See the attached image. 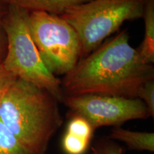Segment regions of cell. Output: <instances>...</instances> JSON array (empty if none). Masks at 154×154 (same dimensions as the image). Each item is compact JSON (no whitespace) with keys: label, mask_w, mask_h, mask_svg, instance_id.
Masks as SVG:
<instances>
[{"label":"cell","mask_w":154,"mask_h":154,"mask_svg":"<svg viewBox=\"0 0 154 154\" xmlns=\"http://www.w3.org/2000/svg\"><path fill=\"white\" fill-rule=\"evenodd\" d=\"M95 129L82 116L72 113L61 139V149L65 154H86L91 147Z\"/></svg>","instance_id":"7"},{"label":"cell","mask_w":154,"mask_h":154,"mask_svg":"<svg viewBox=\"0 0 154 154\" xmlns=\"http://www.w3.org/2000/svg\"><path fill=\"white\" fill-rule=\"evenodd\" d=\"M7 9H8V6L6 5L3 0H0V23L2 22L4 17L5 16Z\"/></svg>","instance_id":"16"},{"label":"cell","mask_w":154,"mask_h":154,"mask_svg":"<svg viewBox=\"0 0 154 154\" xmlns=\"http://www.w3.org/2000/svg\"><path fill=\"white\" fill-rule=\"evenodd\" d=\"M90 148V154H124L122 146L109 137L97 140Z\"/></svg>","instance_id":"12"},{"label":"cell","mask_w":154,"mask_h":154,"mask_svg":"<svg viewBox=\"0 0 154 154\" xmlns=\"http://www.w3.org/2000/svg\"><path fill=\"white\" fill-rule=\"evenodd\" d=\"M153 78V64L131 47L126 29L81 59L61 82L64 96L137 98L140 86Z\"/></svg>","instance_id":"1"},{"label":"cell","mask_w":154,"mask_h":154,"mask_svg":"<svg viewBox=\"0 0 154 154\" xmlns=\"http://www.w3.org/2000/svg\"><path fill=\"white\" fill-rule=\"evenodd\" d=\"M110 139L124 143L129 149L135 151H154V134L124 129L120 126L114 127L110 133Z\"/></svg>","instance_id":"9"},{"label":"cell","mask_w":154,"mask_h":154,"mask_svg":"<svg viewBox=\"0 0 154 154\" xmlns=\"http://www.w3.org/2000/svg\"><path fill=\"white\" fill-rule=\"evenodd\" d=\"M11 7L32 11H44L61 15L66 9L74 6L86 3L91 0H3Z\"/></svg>","instance_id":"8"},{"label":"cell","mask_w":154,"mask_h":154,"mask_svg":"<svg viewBox=\"0 0 154 154\" xmlns=\"http://www.w3.org/2000/svg\"><path fill=\"white\" fill-rule=\"evenodd\" d=\"M146 0H91L66 9L61 15L74 29L86 57L126 21L142 18Z\"/></svg>","instance_id":"4"},{"label":"cell","mask_w":154,"mask_h":154,"mask_svg":"<svg viewBox=\"0 0 154 154\" xmlns=\"http://www.w3.org/2000/svg\"><path fill=\"white\" fill-rule=\"evenodd\" d=\"M0 154H32L0 121Z\"/></svg>","instance_id":"11"},{"label":"cell","mask_w":154,"mask_h":154,"mask_svg":"<svg viewBox=\"0 0 154 154\" xmlns=\"http://www.w3.org/2000/svg\"><path fill=\"white\" fill-rule=\"evenodd\" d=\"M59 101L47 90L17 78L0 106V121L32 154H47L63 124Z\"/></svg>","instance_id":"2"},{"label":"cell","mask_w":154,"mask_h":154,"mask_svg":"<svg viewBox=\"0 0 154 154\" xmlns=\"http://www.w3.org/2000/svg\"><path fill=\"white\" fill-rule=\"evenodd\" d=\"M17 79L14 74L4 67L3 64L0 65V106L6 93Z\"/></svg>","instance_id":"14"},{"label":"cell","mask_w":154,"mask_h":154,"mask_svg":"<svg viewBox=\"0 0 154 154\" xmlns=\"http://www.w3.org/2000/svg\"><path fill=\"white\" fill-rule=\"evenodd\" d=\"M62 102L72 113L85 118L94 129L102 126H120L125 122L147 119L151 114L138 98L98 94L64 96Z\"/></svg>","instance_id":"6"},{"label":"cell","mask_w":154,"mask_h":154,"mask_svg":"<svg viewBox=\"0 0 154 154\" xmlns=\"http://www.w3.org/2000/svg\"><path fill=\"white\" fill-rule=\"evenodd\" d=\"M144 37L136 50L146 63L154 62V0H146L143 7Z\"/></svg>","instance_id":"10"},{"label":"cell","mask_w":154,"mask_h":154,"mask_svg":"<svg viewBox=\"0 0 154 154\" xmlns=\"http://www.w3.org/2000/svg\"><path fill=\"white\" fill-rule=\"evenodd\" d=\"M137 98L145 103L151 116H154V80L146 82L140 86L137 93Z\"/></svg>","instance_id":"13"},{"label":"cell","mask_w":154,"mask_h":154,"mask_svg":"<svg viewBox=\"0 0 154 154\" xmlns=\"http://www.w3.org/2000/svg\"><path fill=\"white\" fill-rule=\"evenodd\" d=\"M30 34L42 60L54 76L66 75L82 57V45L74 28L59 15L28 13Z\"/></svg>","instance_id":"5"},{"label":"cell","mask_w":154,"mask_h":154,"mask_svg":"<svg viewBox=\"0 0 154 154\" xmlns=\"http://www.w3.org/2000/svg\"><path fill=\"white\" fill-rule=\"evenodd\" d=\"M7 51V35L0 23V65H2L5 61Z\"/></svg>","instance_id":"15"},{"label":"cell","mask_w":154,"mask_h":154,"mask_svg":"<svg viewBox=\"0 0 154 154\" xmlns=\"http://www.w3.org/2000/svg\"><path fill=\"white\" fill-rule=\"evenodd\" d=\"M28 13L24 9L8 6L2 20L7 38V51L3 66L17 78L47 90L62 102L64 95L61 82L43 62L30 34Z\"/></svg>","instance_id":"3"}]
</instances>
